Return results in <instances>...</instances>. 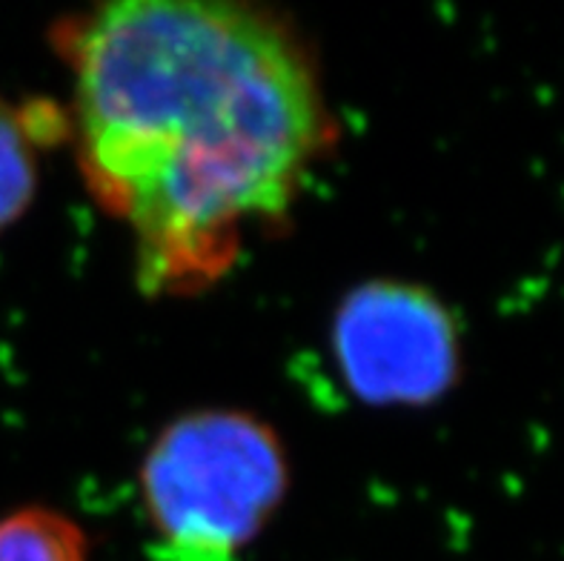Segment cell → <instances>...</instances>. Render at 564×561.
I'll list each match as a JSON object with an SVG mask.
<instances>
[{"instance_id": "obj_5", "label": "cell", "mask_w": 564, "mask_h": 561, "mask_svg": "<svg viewBox=\"0 0 564 561\" xmlns=\"http://www.w3.org/2000/svg\"><path fill=\"white\" fill-rule=\"evenodd\" d=\"M37 186L35 138L26 118L0 98V229L21 218Z\"/></svg>"}, {"instance_id": "obj_1", "label": "cell", "mask_w": 564, "mask_h": 561, "mask_svg": "<svg viewBox=\"0 0 564 561\" xmlns=\"http://www.w3.org/2000/svg\"><path fill=\"white\" fill-rule=\"evenodd\" d=\"M64 50L86 184L132 233L150 295L221 278L329 141L307 52L258 9L127 0L72 23Z\"/></svg>"}, {"instance_id": "obj_3", "label": "cell", "mask_w": 564, "mask_h": 561, "mask_svg": "<svg viewBox=\"0 0 564 561\" xmlns=\"http://www.w3.org/2000/svg\"><path fill=\"white\" fill-rule=\"evenodd\" d=\"M333 356L347 390L376 407H427L462 376L453 313L424 287L367 281L333 319Z\"/></svg>"}, {"instance_id": "obj_2", "label": "cell", "mask_w": 564, "mask_h": 561, "mask_svg": "<svg viewBox=\"0 0 564 561\" xmlns=\"http://www.w3.org/2000/svg\"><path fill=\"white\" fill-rule=\"evenodd\" d=\"M279 435L247 412L172 421L141 467L143 519L158 561H241L286 493Z\"/></svg>"}, {"instance_id": "obj_4", "label": "cell", "mask_w": 564, "mask_h": 561, "mask_svg": "<svg viewBox=\"0 0 564 561\" xmlns=\"http://www.w3.org/2000/svg\"><path fill=\"white\" fill-rule=\"evenodd\" d=\"M80 527L61 513L21 510L0 521V561H86Z\"/></svg>"}]
</instances>
